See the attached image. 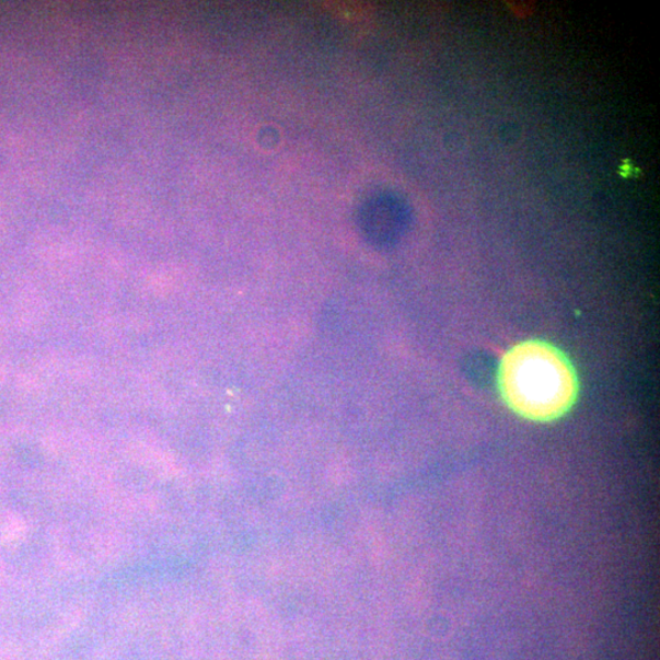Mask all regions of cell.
<instances>
[{
  "label": "cell",
  "mask_w": 660,
  "mask_h": 660,
  "mask_svg": "<svg viewBox=\"0 0 660 660\" xmlns=\"http://www.w3.org/2000/svg\"><path fill=\"white\" fill-rule=\"evenodd\" d=\"M501 401L519 417L552 422L578 402V371L561 349L547 340H522L502 355L498 369Z\"/></svg>",
  "instance_id": "6da1fadb"
}]
</instances>
